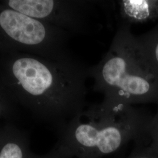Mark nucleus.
Instances as JSON below:
<instances>
[{"label": "nucleus", "instance_id": "f257e3e1", "mask_svg": "<svg viewBox=\"0 0 158 158\" xmlns=\"http://www.w3.org/2000/svg\"><path fill=\"white\" fill-rule=\"evenodd\" d=\"M4 55L0 77L11 95L34 99L55 116L74 117L86 107L89 68L83 63L28 53Z\"/></svg>", "mask_w": 158, "mask_h": 158}, {"label": "nucleus", "instance_id": "f03ea898", "mask_svg": "<svg viewBox=\"0 0 158 158\" xmlns=\"http://www.w3.org/2000/svg\"><path fill=\"white\" fill-rule=\"evenodd\" d=\"M152 117L144 110L104 98L74 117L69 127L74 152L79 158H102L130 142L149 145Z\"/></svg>", "mask_w": 158, "mask_h": 158}, {"label": "nucleus", "instance_id": "7ed1b4c3", "mask_svg": "<svg viewBox=\"0 0 158 158\" xmlns=\"http://www.w3.org/2000/svg\"><path fill=\"white\" fill-rule=\"evenodd\" d=\"M94 80V90L104 98L130 105L158 104V80L146 71L138 56L130 26L119 23L109 51L88 69Z\"/></svg>", "mask_w": 158, "mask_h": 158}, {"label": "nucleus", "instance_id": "20e7f679", "mask_svg": "<svg viewBox=\"0 0 158 158\" xmlns=\"http://www.w3.org/2000/svg\"><path fill=\"white\" fill-rule=\"evenodd\" d=\"M70 34L28 17L0 2V51L28 53L54 60L73 58L68 49Z\"/></svg>", "mask_w": 158, "mask_h": 158}, {"label": "nucleus", "instance_id": "39448f33", "mask_svg": "<svg viewBox=\"0 0 158 158\" xmlns=\"http://www.w3.org/2000/svg\"><path fill=\"white\" fill-rule=\"evenodd\" d=\"M2 2L15 11L53 25L70 35L90 32L96 7L101 1L6 0Z\"/></svg>", "mask_w": 158, "mask_h": 158}, {"label": "nucleus", "instance_id": "423d86ee", "mask_svg": "<svg viewBox=\"0 0 158 158\" xmlns=\"http://www.w3.org/2000/svg\"><path fill=\"white\" fill-rule=\"evenodd\" d=\"M118 4L121 22L130 26L158 18V0H121Z\"/></svg>", "mask_w": 158, "mask_h": 158}, {"label": "nucleus", "instance_id": "0eeeda50", "mask_svg": "<svg viewBox=\"0 0 158 158\" xmlns=\"http://www.w3.org/2000/svg\"><path fill=\"white\" fill-rule=\"evenodd\" d=\"M134 44L142 66L158 80V24L145 34L134 36Z\"/></svg>", "mask_w": 158, "mask_h": 158}, {"label": "nucleus", "instance_id": "6e6552de", "mask_svg": "<svg viewBox=\"0 0 158 158\" xmlns=\"http://www.w3.org/2000/svg\"><path fill=\"white\" fill-rule=\"evenodd\" d=\"M149 141V146L158 155V107L157 112L155 115L153 117L151 123Z\"/></svg>", "mask_w": 158, "mask_h": 158}, {"label": "nucleus", "instance_id": "1a4fd4ad", "mask_svg": "<svg viewBox=\"0 0 158 158\" xmlns=\"http://www.w3.org/2000/svg\"><path fill=\"white\" fill-rule=\"evenodd\" d=\"M127 158H158L149 145H136V147Z\"/></svg>", "mask_w": 158, "mask_h": 158}, {"label": "nucleus", "instance_id": "9d476101", "mask_svg": "<svg viewBox=\"0 0 158 158\" xmlns=\"http://www.w3.org/2000/svg\"><path fill=\"white\" fill-rule=\"evenodd\" d=\"M0 158H23V152L17 144L10 143L2 148Z\"/></svg>", "mask_w": 158, "mask_h": 158}]
</instances>
